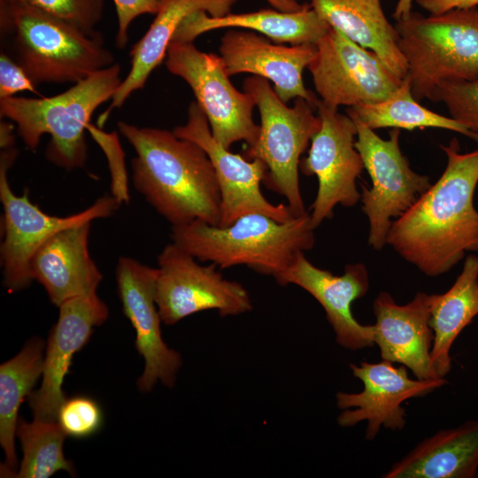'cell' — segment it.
Returning a JSON list of instances; mask_svg holds the SVG:
<instances>
[{"instance_id": "obj_32", "label": "cell", "mask_w": 478, "mask_h": 478, "mask_svg": "<svg viewBox=\"0 0 478 478\" xmlns=\"http://www.w3.org/2000/svg\"><path fill=\"white\" fill-rule=\"evenodd\" d=\"M99 405L85 396L66 398L60 406L57 421L66 436L85 438L96 433L103 425Z\"/></svg>"}, {"instance_id": "obj_39", "label": "cell", "mask_w": 478, "mask_h": 478, "mask_svg": "<svg viewBox=\"0 0 478 478\" xmlns=\"http://www.w3.org/2000/svg\"><path fill=\"white\" fill-rule=\"evenodd\" d=\"M295 1H297V0H295Z\"/></svg>"}, {"instance_id": "obj_13", "label": "cell", "mask_w": 478, "mask_h": 478, "mask_svg": "<svg viewBox=\"0 0 478 478\" xmlns=\"http://www.w3.org/2000/svg\"><path fill=\"white\" fill-rule=\"evenodd\" d=\"M317 112L320 127L312 137L307 157L299 164L302 173L315 175L318 180L310 213L314 229L325 220L333 218L337 204L352 207L358 204L361 195L356 181L365 168L355 147L358 130L354 120L320 100Z\"/></svg>"}, {"instance_id": "obj_2", "label": "cell", "mask_w": 478, "mask_h": 478, "mask_svg": "<svg viewBox=\"0 0 478 478\" xmlns=\"http://www.w3.org/2000/svg\"><path fill=\"white\" fill-rule=\"evenodd\" d=\"M134 148L133 185L172 226L198 220L219 226L221 196L217 176L206 152L196 143L173 131L117 124Z\"/></svg>"}, {"instance_id": "obj_31", "label": "cell", "mask_w": 478, "mask_h": 478, "mask_svg": "<svg viewBox=\"0 0 478 478\" xmlns=\"http://www.w3.org/2000/svg\"><path fill=\"white\" fill-rule=\"evenodd\" d=\"M434 102H443L451 118L478 134V79L442 84Z\"/></svg>"}, {"instance_id": "obj_34", "label": "cell", "mask_w": 478, "mask_h": 478, "mask_svg": "<svg viewBox=\"0 0 478 478\" xmlns=\"http://www.w3.org/2000/svg\"><path fill=\"white\" fill-rule=\"evenodd\" d=\"M37 93L35 85L25 70L5 52L0 55V99L14 96L19 92Z\"/></svg>"}, {"instance_id": "obj_27", "label": "cell", "mask_w": 478, "mask_h": 478, "mask_svg": "<svg viewBox=\"0 0 478 478\" xmlns=\"http://www.w3.org/2000/svg\"><path fill=\"white\" fill-rule=\"evenodd\" d=\"M44 346L42 339L34 337L16 356L0 366V443L5 457L1 468L3 476H13L17 472L15 437L19 410L42 374Z\"/></svg>"}, {"instance_id": "obj_4", "label": "cell", "mask_w": 478, "mask_h": 478, "mask_svg": "<svg viewBox=\"0 0 478 478\" xmlns=\"http://www.w3.org/2000/svg\"><path fill=\"white\" fill-rule=\"evenodd\" d=\"M120 70L114 63L49 97L0 99L1 117L16 125L27 149L35 150L48 134L47 160L66 170L82 168L88 157L85 132L95 111L112 99L122 81Z\"/></svg>"}, {"instance_id": "obj_22", "label": "cell", "mask_w": 478, "mask_h": 478, "mask_svg": "<svg viewBox=\"0 0 478 478\" xmlns=\"http://www.w3.org/2000/svg\"><path fill=\"white\" fill-rule=\"evenodd\" d=\"M236 1L167 0L148 31L130 50V70L117 89L109 107L100 115L99 123L104 124L112 110L121 107L135 91L144 87L150 73L166 58L175 31L187 16L204 11L212 17H222L230 13Z\"/></svg>"}, {"instance_id": "obj_16", "label": "cell", "mask_w": 478, "mask_h": 478, "mask_svg": "<svg viewBox=\"0 0 478 478\" xmlns=\"http://www.w3.org/2000/svg\"><path fill=\"white\" fill-rule=\"evenodd\" d=\"M353 376L364 385L358 393H336V405L343 410L337 418L341 427L366 421V439L373 440L382 426L396 431L405 426V410L402 404L412 397H424L448 382L445 378L413 380L407 367H396L392 362L350 364Z\"/></svg>"}, {"instance_id": "obj_8", "label": "cell", "mask_w": 478, "mask_h": 478, "mask_svg": "<svg viewBox=\"0 0 478 478\" xmlns=\"http://www.w3.org/2000/svg\"><path fill=\"white\" fill-rule=\"evenodd\" d=\"M17 156L14 147L3 149L0 157V200L3 205L4 238L0 246L3 283L10 293L29 287L34 281L30 261L35 251L58 231L112 215L121 204L104 195L87 209L66 217L50 215L33 204L25 191L17 196L7 172Z\"/></svg>"}, {"instance_id": "obj_33", "label": "cell", "mask_w": 478, "mask_h": 478, "mask_svg": "<svg viewBox=\"0 0 478 478\" xmlns=\"http://www.w3.org/2000/svg\"><path fill=\"white\" fill-rule=\"evenodd\" d=\"M167 0H113L116 9L118 29L116 46L124 48L127 42V32L131 23L143 14H157Z\"/></svg>"}, {"instance_id": "obj_18", "label": "cell", "mask_w": 478, "mask_h": 478, "mask_svg": "<svg viewBox=\"0 0 478 478\" xmlns=\"http://www.w3.org/2000/svg\"><path fill=\"white\" fill-rule=\"evenodd\" d=\"M275 281L280 285H297L311 294L323 307L342 347L357 351L374 344V326L360 324L351 312V304L369 289L364 264H348L342 275H335L315 266L301 252Z\"/></svg>"}, {"instance_id": "obj_17", "label": "cell", "mask_w": 478, "mask_h": 478, "mask_svg": "<svg viewBox=\"0 0 478 478\" xmlns=\"http://www.w3.org/2000/svg\"><path fill=\"white\" fill-rule=\"evenodd\" d=\"M58 308V319L45 347L41 386L27 400L34 419L50 421H57L66 399L62 385L74 354L89 342L94 328L109 315L107 305L96 292L69 299Z\"/></svg>"}, {"instance_id": "obj_14", "label": "cell", "mask_w": 478, "mask_h": 478, "mask_svg": "<svg viewBox=\"0 0 478 478\" xmlns=\"http://www.w3.org/2000/svg\"><path fill=\"white\" fill-rule=\"evenodd\" d=\"M173 132L198 144L212 163L221 196L220 227L228 226L248 213L265 214L279 222L296 217L287 204H274L263 195L260 185L267 173L266 164L260 159H247L220 144L197 102L189 104L186 123Z\"/></svg>"}, {"instance_id": "obj_3", "label": "cell", "mask_w": 478, "mask_h": 478, "mask_svg": "<svg viewBox=\"0 0 478 478\" xmlns=\"http://www.w3.org/2000/svg\"><path fill=\"white\" fill-rule=\"evenodd\" d=\"M171 236L197 260L210 261L221 269L245 265L274 279L315 243L309 212L286 222L248 213L226 227L196 220L172 226Z\"/></svg>"}, {"instance_id": "obj_23", "label": "cell", "mask_w": 478, "mask_h": 478, "mask_svg": "<svg viewBox=\"0 0 478 478\" xmlns=\"http://www.w3.org/2000/svg\"><path fill=\"white\" fill-rule=\"evenodd\" d=\"M225 27L256 31L274 42L297 45L315 43L331 27L311 5L294 12L266 9L248 13H228L222 17H212L204 11H197L181 22L172 42H193L204 33Z\"/></svg>"}, {"instance_id": "obj_29", "label": "cell", "mask_w": 478, "mask_h": 478, "mask_svg": "<svg viewBox=\"0 0 478 478\" xmlns=\"http://www.w3.org/2000/svg\"><path fill=\"white\" fill-rule=\"evenodd\" d=\"M16 436L22 449L18 478H48L63 470L74 474L72 463L64 455L63 444L66 436L58 421L34 419L28 422L18 420Z\"/></svg>"}, {"instance_id": "obj_37", "label": "cell", "mask_w": 478, "mask_h": 478, "mask_svg": "<svg viewBox=\"0 0 478 478\" xmlns=\"http://www.w3.org/2000/svg\"><path fill=\"white\" fill-rule=\"evenodd\" d=\"M412 0H398L395 8L393 18L397 20L407 19L412 12Z\"/></svg>"}, {"instance_id": "obj_6", "label": "cell", "mask_w": 478, "mask_h": 478, "mask_svg": "<svg viewBox=\"0 0 478 478\" xmlns=\"http://www.w3.org/2000/svg\"><path fill=\"white\" fill-rule=\"evenodd\" d=\"M0 25L13 34L16 61L35 86L74 84L114 64L99 33L89 35L28 5L14 2Z\"/></svg>"}, {"instance_id": "obj_12", "label": "cell", "mask_w": 478, "mask_h": 478, "mask_svg": "<svg viewBox=\"0 0 478 478\" xmlns=\"http://www.w3.org/2000/svg\"><path fill=\"white\" fill-rule=\"evenodd\" d=\"M315 45L307 68L320 101L330 107L378 103L403 83L374 52L333 27Z\"/></svg>"}, {"instance_id": "obj_11", "label": "cell", "mask_w": 478, "mask_h": 478, "mask_svg": "<svg viewBox=\"0 0 478 478\" xmlns=\"http://www.w3.org/2000/svg\"><path fill=\"white\" fill-rule=\"evenodd\" d=\"M197 260L173 242L158 256L156 304L166 325L206 310H217L224 317L252 309L241 283L225 279L214 263L202 266Z\"/></svg>"}, {"instance_id": "obj_19", "label": "cell", "mask_w": 478, "mask_h": 478, "mask_svg": "<svg viewBox=\"0 0 478 478\" xmlns=\"http://www.w3.org/2000/svg\"><path fill=\"white\" fill-rule=\"evenodd\" d=\"M220 52L229 76L245 73L271 81L284 103L301 97L317 106L320 100L303 80L304 69L316 52L315 43L274 44L253 31L231 29L221 37Z\"/></svg>"}, {"instance_id": "obj_38", "label": "cell", "mask_w": 478, "mask_h": 478, "mask_svg": "<svg viewBox=\"0 0 478 478\" xmlns=\"http://www.w3.org/2000/svg\"><path fill=\"white\" fill-rule=\"evenodd\" d=\"M12 2V0H0V17H3L7 13Z\"/></svg>"}, {"instance_id": "obj_7", "label": "cell", "mask_w": 478, "mask_h": 478, "mask_svg": "<svg viewBox=\"0 0 478 478\" xmlns=\"http://www.w3.org/2000/svg\"><path fill=\"white\" fill-rule=\"evenodd\" d=\"M243 91L251 95L260 114L257 142L247 146L243 157L260 159L267 168L263 183L287 200L294 216L305 214L299 186L300 156L320 127L317 106L297 97L291 107L281 100L268 80L252 75L243 81Z\"/></svg>"}, {"instance_id": "obj_1", "label": "cell", "mask_w": 478, "mask_h": 478, "mask_svg": "<svg viewBox=\"0 0 478 478\" xmlns=\"http://www.w3.org/2000/svg\"><path fill=\"white\" fill-rule=\"evenodd\" d=\"M440 147L447 156L443 173L393 220L387 236L395 251L431 277L447 273L466 252L478 251V148L462 153L456 138Z\"/></svg>"}, {"instance_id": "obj_24", "label": "cell", "mask_w": 478, "mask_h": 478, "mask_svg": "<svg viewBox=\"0 0 478 478\" xmlns=\"http://www.w3.org/2000/svg\"><path fill=\"white\" fill-rule=\"evenodd\" d=\"M384 478L478 477V420L422 440Z\"/></svg>"}, {"instance_id": "obj_36", "label": "cell", "mask_w": 478, "mask_h": 478, "mask_svg": "<svg viewBox=\"0 0 478 478\" xmlns=\"http://www.w3.org/2000/svg\"><path fill=\"white\" fill-rule=\"evenodd\" d=\"M267 1L275 10L285 12H294L302 11L310 5L301 4L295 0H266Z\"/></svg>"}, {"instance_id": "obj_26", "label": "cell", "mask_w": 478, "mask_h": 478, "mask_svg": "<svg viewBox=\"0 0 478 478\" xmlns=\"http://www.w3.org/2000/svg\"><path fill=\"white\" fill-rule=\"evenodd\" d=\"M478 315V255H468L461 273L443 294H432L429 325L434 331L431 350L433 366L440 378L451 368V348Z\"/></svg>"}, {"instance_id": "obj_20", "label": "cell", "mask_w": 478, "mask_h": 478, "mask_svg": "<svg viewBox=\"0 0 478 478\" xmlns=\"http://www.w3.org/2000/svg\"><path fill=\"white\" fill-rule=\"evenodd\" d=\"M431 295L418 292L398 305L388 292L374 300V342L382 359L399 363L420 380L439 379L431 360L434 331L429 325Z\"/></svg>"}, {"instance_id": "obj_21", "label": "cell", "mask_w": 478, "mask_h": 478, "mask_svg": "<svg viewBox=\"0 0 478 478\" xmlns=\"http://www.w3.org/2000/svg\"><path fill=\"white\" fill-rule=\"evenodd\" d=\"M91 222L64 228L50 237L30 261L33 280L42 285L50 302L66 301L96 293L103 279L90 256Z\"/></svg>"}, {"instance_id": "obj_28", "label": "cell", "mask_w": 478, "mask_h": 478, "mask_svg": "<svg viewBox=\"0 0 478 478\" xmlns=\"http://www.w3.org/2000/svg\"><path fill=\"white\" fill-rule=\"evenodd\" d=\"M347 114L356 117L373 130L383 127L407 130L436 127L459 133L478 143V134L470 131L451 117L438 114L420 105L412 93L407 77L389 98L350 107Z\"/></svg>"}, {"instance_id": "obj_15", "label": "cell", "mask_w": 478, "mask_h": 478, "mask_svg": "<svg viewBox=\"0 0 478 478\" xmlns=\"http://www.w3.org/2000/svg\"><path fill=\"white\" fill-rule=\"evenodd\" d=\"M158 268L129 257H120L115 277L123 313L135 331V348L144 368L137 380L138 389L150 391L158 382L172 388L181 366V354L165 343L156 304Z\"/></svg>"}, {"instance_id": "obj_10", "label": "cell", "mask_w": 478, "mask_h": 478, "mask_svg": "<svg viewBox=\"0 0 478 478\" xmlns=\"http://www.w3.org/2000/svg\"><path fill=\"white\" fill-rule=\"evenodd\" d=\"M357 126L355 147L369 173L372 187L362 185V210L368 218V244L381 251L387 243L392 219L405 212L430 186L429 178L415 173L399 146V128L390 131L388 139L354 116Z\"/></svg>"}, {"instance_id": "obj_30", "label": "cell", "mask_w": 478, "mask_h": 478, "mask_svg": "<svg viewBox=\"0 0 478 478\" xmlns=\"http://www.w3.org/2000/svg\"><path fill=\"white\" fill-rule=\"evenodd\" d=\"M14 2L70 23L92 35L97 34L95 27L101 20L104 8V0H12V4Z\"/></svg>"}, {"instance_id": "obj_35", "label": "cell", "mask_w": 478, "mask_h": 478, "mask_svg": "<svg viewBox=\"0 0 478 478\" xmlns=\"http://www.w3.org/2000/svg\"><path fill=\"white\" fill-rule=\"evenodd\" d=\"M416 2L431 14H439L453 9H470L478 6V0H416Z\"/></svg>"}, {"instance_id": "obj_9", "label": "cell", "mask_w": 478, "mask_h": 478, "mask_svg": "<svg viewBox=\"0 0 478 478\" xmlns=\"http://www.w3.org/2000/svg\"><path fill=\"white\" fill-rule=\"evenodd\" d=\"M165 59L167 70L191 88L220 144L230 149L236 142L247 146L257 142L260 127L253 120L255 100L234 87L220 56L201 51L193 42L173 41Z\"/></svg>"}, {"instance_id": "obj_5", "label": "cell", "mask_w": 478, "mask_h": 478, "mask_svg": "<svg viewBox=\"0 0 478 478\" xmlns=\"http://www.w3.org/2000/svg\"><path fill=\"white\" fill-rule=\"evenodd\" d=\"M398 45L417 101L433 100L447 82L478 79V9H453L397 21Z\"/></svg>"}, {"instance_id": "obj_25", "label": "cell", "mask_w": 478, "mask_h": 478, "mask_svg": "<svg viewBox=\"0 0 478 478\" xmlns=\"http://www.w3.org/2000/svg\"><path fill=\"white\" fill-rule=\"evenodd\" d=\"M311 7L331 27L374 52L398 77L407 76L397 31L386 18L381 0H311Z\"/></svg>"}]
</instances>
